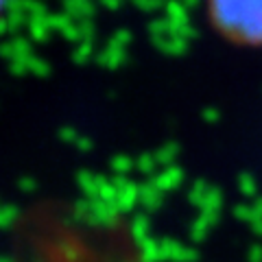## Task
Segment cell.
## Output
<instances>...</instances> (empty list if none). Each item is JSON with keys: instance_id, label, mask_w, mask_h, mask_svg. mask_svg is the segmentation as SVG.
Masks as SVG:
<instances>
[{"instance_id": "6da1fadb", "label": "cell", "mask_w": 262, "mask_h": 262, "mask_svg": "<svg viewBox=\"0 0 262 262\" xmlns=\"http://www.w3.org/2000/svg\"><path fill=\"white\" fill-rule=\"evenodd\" d=\"M208 15L229 42L262 46V0H208Z\"/></svg>"}, {"instance_id": "7a4b0ae2", "label": "cell", "mask_w": 262, "mask_h": 262, "mask_svg": "<svg viewBox=\"0 0 262 262\" xmlns=\"http://www.w3.org/2000/svg\"><path fill=\"white\" fill-rule=\"evenodd\" d=\"M3 7H5V0H0V11H3Z\"/></svg>"}]
</instances>
